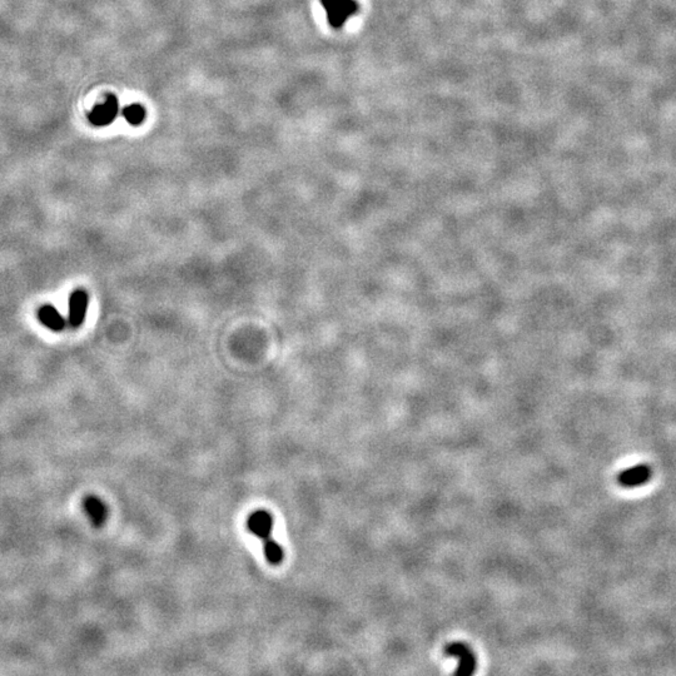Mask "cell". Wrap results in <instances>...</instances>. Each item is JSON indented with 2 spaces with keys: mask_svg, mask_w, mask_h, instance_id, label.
<instances>
[{
  "mask_svg": "<svg viewBox=\"0 0 676 676\" xmlns=\"http://www.w3.org/2000/svg\"><path fill=\"white\" fill-rule=\"evenodd\" d=\"M326 10L330 25L335 29L344 26L348 19L358 12L356 0H321Z\"/></svg>",
  "mask_w": 676,
  "mask_h": 676,
  "instance_id": "obj_1",
  "label": "cell"
},
{
  "mask_svg": "<svg viewBox=\"0 0 676 676\" xmlns=\"http://www.w3.org/2000/svg\"><path fill=\"white\" fill-rule=\"evenodd\" d=\"M443 652L446 656L459 659V666L455 671V675H473L476 670L477 660L475 656L473 649L465 643H451L445 646Z\"/></svg>",
  "mask_w": 676,
  "mask_h": 676,
  "instance_id": "obj_2",
  "label": "cell"
},
{
  "mask_svg": "<svg viewBox=\"0 0 676 676\" xmlns=\"http://www.w3.org/2000/svg\"><path fill=\"white\" fill-rule=\"evenodd\" d=\"M273 526V516L266 510L254 511L247 520V529L249 530L252 535L263 541L272 537Z\"/></svg>",
  "mask_w": 676,
  "mask_h": 676,
  "instance_id": "obj_3",
  "label": "cell"
},
{
  "mask_svg": "<svg viewBox=\"0 0 676 676\" xmlns=\"http://www.w3.org/2000/svg\"><path fill=\"white\" fill-rule=\"evenodd\" d=\"M86 308H88V295L83 289H77L70 295L69 298V316L68 321L70 326L74 328L83 325L86 320Z\"/></svg>",
  "mask_w": 676,
  "mask_h": 676,
  "instance_id": "obj_4",
  "label": "cell"
},
{
  "mask_svg": "<svg viewBox=\"0 0 676 676\" xmlns=\"http://www.w3.org/2000/svg\"><path fill=\"white\" fill-rule=\"evenodd\" d=\"M118 109V102L116 97H108L105 99V103L98 105L94 111L91 113L89 116V119L94 125L97 127H105L108 124L112 123L116 117H117Z\"/></svg>",
  "mask_w": 676,
  "mask_h": 676,
  "instance_id": "obj_5",
  "label": "cell"
},
{
  "mask_svg": "<svg viewBox=\"0 0 676 676\" xmlns=\"http://www.w3.org/2000/svg\"><path fill=\"white\" fill-rule=\"evenodd\" d=\"M650 477V468L644 465H638L636 468H629L619 475V484L624 487H636L644 484Z\"/></svg>",
  "mask_w": 676,
  "mask_h": 676,
  "instance_id": "obj_6",
  "label": "cell"
},
{
  "mask_svg": "<svg viewBox=\"0 0 676 676\" xmlns=\"http://www.w3.org/2000/svg\"><path fill=\"white\" fill-rule=\"evenodd\" d=\"M38 318L43 323L44 326L48 327L49 330L54 331V332H61L66 327V320L63 318L56 308L50 306V305H45L38 311Z\"/></svg>",
  "mask_w": 676,
  "mask_h": 676,
  "instance_id": "obj_7",
  "label": "cell"
},
{
  "mask_svg": "<svg viewBox=\"0 0 676 676\" xmlns=\"http://www.w3.org/2000/svg\"><path fill=\"white\" fill-rule=\"evenodd\" d=\"M263 553L266 560L272 565H279L284 559L282 546L276 540H273V537L263 541Z\"/></svg>",
  "mask_w": 676,
  "mask_h": 676,
  "instance_id": "obj_8",
  "label": "cell"
},
{
  "mask_svg": "<svg viewBox=\"0 0 676 676\" xmlns=\"http://www.w3.org/2000/svg\"><path fill=\"white\" fill-rule=\"evenodd\" d=\"M86 506L88 509V515H89V517H92L94 523L102 525L105 523V517H107V509L100 500L89 498Z\"/></svg>",
  "mask_w": 676,
  "mask_h": 676,
  "instance_id": "obj_9",
  "label": "cell"
},
{
  "mask_svg": "<svg viewBox=\"0 0 676 676\" xmlns=\"http://www.w3.org/2000/svg\"><path fill=\"white\" fill-rule=\"evenodd\" d=\"M123 116L128 123L137 127L144 122L146 109L141 105H128L127 108H124Z\"/></svg>",
  "mask_w": 676,
  "mask_h": 676,
  "instance_id": "obj_10",
  "label": "cell"
}]
</instances>
